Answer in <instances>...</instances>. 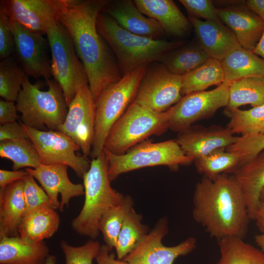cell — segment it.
Listing matches in <instances>:
<instances>
[{
	"label": "cell",
	"mask_w": 264,
	"mask_h": 264,
	"mask_svg": "<svg viewBox=\"0 0 264 264\" xmlns=\"http://www.w3.org/2000/svg\"><path fill=\"white\" fill-rule=\"evenodd\" d=\"M237 137L227 127L192 125L178 132L175 140L185 154L194 160L216 150L226 149Z\"/></svg>",
	"instance_id": "cell-17"
},
{
	"label": "cell",
	"mask_w": 264,
	"mask_h": 264,
	"mask_svg": "<svg viewBox=\"0 0 264 264\" xmlns=\"http://www.w3.org/2000/svg\"><path fill=\"white\" fill-rule=\"evenodd\" d=\"M142 217L132 208L126 216L114 248L117 259L123 260L149 232L148 226L141 222Z\"/></svg>",
	"instance_id": "cell-32"
},
{
	"label": "cell",
	"mask_w": 264,
	"mask_h": 264,
	"mask_svg": "<svg viewBox=\"0 0 264 264\" xmlns=\"http://www.w3.org/2000/svg\"><path fill=\"white\" fill-rule=\"evenodd\" d=\"M198 44L182 45L165 54L158 61L172 73L184 76L209 59Z\"/></svg>",
	"instance_id": "cell-29"
},
{
	"label": "cell",
	"mask_w": 264,
	"mask_h": 264,
	"mask_svg": "<svg viewBox=\"0 0 264 264\" xmlns=\"http://www.w3.org/2000/svg\"><path fill=\"white\" fill-rule=\"evenodd\" d=\"M229 83L224 82L216 88L183 95L167 110L169 129L176 132L184 131L194 123L213 116L220 108L226 107Z\"/></svg>",
	"instance_id": "cell-10"
},
{
	"label": "cell",
	"mask_w": 264,
	"mask_h": 264,
	"mask_svg": "<svg viewBox=\"0 0 264 264\" xmlns=\"http://www.w3.org/2000/svg\"><path fill=\"white\" fill-rule=\"evenodd\" d=\"M182 76L170 72L161 63L147 66L134 101L155 112H163L182 97Z\"/></svg>",
	"instance_id": "cell-12"
},
{
	"label": "cell",
	"mask_w": 264,
	"mask_h": 264,
	"mask_svg": "<svg viewBox=\"0 0 264 264\" xmlns=\"http://www.w3.org/2000/svg\"><path fill=\"white\" fill-rule=\"evenodd\" d=\"M198 44L210 58L221 61L230 52L241 46L234 33L220 21H202L191 16Z\"/></svg>",
	"instance_id": "cell-20"
},
{
	"label": "cell",
	"mask_w": 264,
	"mask_h": 264,
	"mask_svg": "<svg viewBox=\"0 0 264 264\" xmlns=\"http://www.w3.org/2000/svg\"><path fill=\"white\" fill-rule=\"evenodd\" d=\"M55 210L45 207L24 215L19 227V237L30 243L51 237L57 231L60 222Z\"/></svg>",
	"instance_id": "cell-26"
},
{
	"label": "cell",
	"mask_w": 264,
	"mask_h": 264,
	"mask_svg": "<svg viewBox=\"0 0 264 264\" xmlns=\"http://www.w3.org/2000/svg\"><path fill=\"white\" fill-rule=\"evenodd\" d=\"M254 220L260 231L264 233V202H260Z\"/></svg>",
	"instance_id": "cell-48"
},
{
	"label": "cell",
	"mask_w": 264,
	"mask_h": 264,
	"mask_svg": "<svg viewBox=\"0 0 264 264\" xmlns=\"http://www.w3.org/2000/svg\"><path fill=\"white\" fill-rule=\"evenodd\" d=\"M47 90L41 89L42 83H31L26 76L16 101L22 123L43 131H58L66 117L68 106L63 91L54 80L46 82Z\"/></svg>",
	"instance_id": "cell-5"
},
{
	"label": "cell",
	"mask_w": 264,
	"mask_h": 264,
	"mask_svg": "<svg viewBox=\"0 0 264 264\" xmlns=\"http://www.w3.org/2000/svg\"><path fill=\"white\" fill-rule=\"evenodd\" d=\"M232 174L243 195L250 220H254L264 188V151L239 166Z\"/></svg>",
	"instance_id": "cell-24"
},
{
	"label": "cell",
	"mask_w": 264,
	"mask_h": 264,
	"mask_svg": "<svg viewBox=\"0 0 264 264\" xmlns=\"http://www.w3.org/2000/svg\"><path fill=\"white\" fill-rule=\"evenodd\" d=\"M0 156L12 161L14 171L23 168L35 169L41 164L30 139L0 141Z\"/></svg>",
	"instance_id": "cell-35"
},
{
	"label": "cell",
	"mask_w": 264,
	"mask_h": 264,
	"mask_svg": "<svg viewBox=\"0 0 264 264\" xmlns=\"http://www.w3.org/2000/svg\"><path fill=\"white\" fill-rule=\"evenodd\" d=\"M18 110L14 102L0 99V123L4 124L16 121L19 118Z\"/></svg>",
	"instance_id": "cell-44"
},
{
	"label": "cell",
	"mask_w": 264,
	"mask_h": 264,
	"mask_svg": "<svg viewBox=\"0 0 264 264\" xmlns=\"http://www.w3.org/2000/svg\"><path fill=\"white\" fill-rule=\"evenodd\" d=\"M98 32L111 48L122 76L137 68L148 66L184 45L181 41L156 40L131 33L101 11L97 19Z\"/></svg>",
	"instance_id": "cell-3"
},
{
	"label": "cell",
	"mask_w": 264,
	"mask_h": 264,
	"mask_svg": "<svg viewBox=\"0 0 264 264\" xmlns=\"http://www.w3.org/2000/svg\"><path fill=\"white\" fill-rule=\"evenodd\" d=\"M224 82L248 77H264V60L252 51L239 46L230 52L221 61Z\"/></svg>",
	"instance_id": "cell-27"
},
{
	"label": "cell",
	"mask_w": 264,
	"mask_h": 264,
	"mask_svg": "<svg viewBox=\"0 0 264 264\" xmlns=\"http://www.w3.org/2000/svg\"><path fill=\"white\" fill-rule=\"evenodd\" d=\"M26 75L12 56L0 62V96L4 100L16 102Z\"/></svg>",
	"instance_id": "cell-37"
},
{
	"label": "cell",
	"mask_w": 264,
	"mask_h": 264,
	"mask_svg": "<svg viewBox=\"0 0 264 264\" xmlns=\"http://www.w3.org/2000/svg\"><path fill=\"white\" fill-rule=\"evenodd\" d=\"M56 257L53 255H49L44 264H56Z\"/></svg>",
	"instance_id": "cell-51"
},
{
	"label": "cell",
	"mask_w": 264,
	"mask_h": 264,
	"mask_svg": "<svg viewBox=\"0 0 264 264\" xmlns=\"http://www.w3.org/2000/svg\"><path fill=\"white\" fill-rule=\"evenodd\" d=\"M23 187V179H20L0 191V238L19 237L25 208Z\"/></svg>",
	"instance_id": "cell-23"
},
{
	"label": "cell",
	"mask_w": 264,
	"mask_h": 264,
	"mask_svg": "<svg viewBox=\"0 0 264 264\" xmlns=\"http://www.w3.org/2000/svg\"><path fill=\"white\" fill-rule=\"evenodd\" d=\"M0 239V264H44L49 255L43 241L30 243L19 237Z\"/></svg>",
	"instance_id": "cell-25"
},
{
	"label": "cell",
	"mask_w": 264,
	"mask_h": 264,
	"mask_svg": "<svg viewBox=\"0 0 264 264\" xmlns=\"http://www.w3.org/2000/svg\"><path fill=\"white\" fill-rule=\"evenodd\" d=\"M260 200V201L264 202V188L262 189L261 192Z\"/></svg>",
	"instance_id": "cell-52"
},
{
	"label": "cell",
	"mask_w": 264,
	"mask_h": 264,
	"mask_svg": "<svg viewBox=\"0 0 264 264\" xmlns=\"http://www.w3.org/2000/svg\"><path fill=\"white\" fill-rule=\"evenodd\" d=\"M102 11L122 28L135 35L159 40L165 33L160 24L140 12L133 0L109 1Z\"/></svg>",
	"instance_id": "cell-21"
},
{
	"label": "cell",
	"mask_w": 264,
	"mask_h": 264,
	"mask_svg": "<svg viewBox=\"0 0 264 264\" xmlns=\"http://www.w3.org/2000/svg\"><path fill=\"white\" fill-rule=\"evenodd\" d=\"M148 66L137 68L107 86L95 100V122L90 156L97 157L103 151L112 126L134 101L140 81Z\"/></svg>",
	"instance_id": "cell-6"
},
{
	"label": "cell",
	"mask_w": 264,
	"mask_h": 264,
	"mask_svg": "<svg viewBox=\"0 0 264 264\" xmlns=\"http://www.w3.org/2000/svg\"><path fill=\"white\" fill-rule=\"evenodd\" d=\"M245 105L253 107L264 105V77H248L229 83L228 104L225 109H239Z\"/></svg>",
	"instance_id": "cell-28"
},
{
	"label": "cell",
	"mask_w": 264,
	"mask_h": 264,
	"mask_svg": "<svg viewBox=\"0 0 264 264\" xmlns=\"http://www.w3.org/2000/svg\"><path fill=\"white\" fill-rule=\"evenodd\" d=\"M217 15L235 34L240 45L253 51L264 29V21L246 6L234 5L216 8Z\"/></svg>",
	"instance_id": "cell-19"
},
{
	"label": "cell",
	"mask_w": 264,
	"mask_h": 264,
	"mask_svg": "<svg viewBox=\"0 0 264 264\" xmlns=\"http://www.w3.org/2000/svg\"><path fill=\"white\" fill-rule=\"evenodd\" d=\"M101 245L98 241L90 240L80 246H74L62 241L60 247L65 257V264H93Z\"/></svg>",
	"instance_id": "cell-38"
},
{
	"label": "cell",
	"mask_w": 264,
	"mask_h": 264,
	"mask_svg": "<svg viewBox=\"0 0 264 264\" xmlns=\"http://www.w3.org/2000/svg\"><path fill=\"white\" fill-rule=\"evenodd\" d=\"M193 162L197 172L209 178L222 174H232L241 165L239 155L225 148L216 150Z\"/></svg>",
	"instance_id": "cell-34"
},
{
	"label": "cell",
	"mask_w": 264,
	"mask_h": 264,
	"mask_svg": "<svg viewBox=\"0 0 264 264\" xmlns=\"http://www.w3.org/2000/svg\"><path fill=\"white\" fill-rule=\"evenodd\" d=\"M22 124L38 153L41 164L66 165L83 178L90 168L91 161L84 155L75 154L80 148L70 137L58 131H43Z\"/></svg>",
	"instance_id": "cell-11"
},
{
	"label": "cell",
	"mask_w": 264,
	"mask_h": 264,
	"mask_svg": "<svg viewBox=\"0 0 264 264\" xmlns=\"http://www.w3.org/2000/svg\"><path fill=\"white\" fill-rule=\"evenodd\" d=\"M30 139L22 124L17 121L0 125V141Z\"/></svg>",
	"instance_id": "cell-43"
},
{
	"label": "cell",
	"mask_w": 264,
	"mask_h": 264,
	"mask_svg": "<svg viewBox=\"0 0 264 264\" xmlns=\"http://www.w3.org/2000/svg\"><path fill=\"white\" fill-rule=\"evenodd\" d=\"M224 112L229 118L226 127L233 134L243 136L264 133V105L246 110L225 109Z\"/></svg>",
	"instance_id": "cell-33"
},
{
	"label": "cell",
	"mask_w": 264,
	"mask_h": 264,
	"mask_svg": "<svg viewBox=\"0 0 264 264\" xmlns=\"http://www.w3.org/2000/svg\"><path fill=\"white\" fill-rule=\"evenodd\" d=\"M109 1L67 0L60 18L85 67L95 100L107 86L122 77L114 55L96 27L97 17Z\"/></svg>",
	"instance_id": "cell-1"
},
{
	"label": "cell",
	"mask_w": 264,
	"mask_h": 264,
	"mask_svg": "<svg viewBox=\"0 0 264 264\" xmlns=\"http://www.w3.org/2000/svg\"><path fill=\"white\" fill-rule=\"evenodd\" d=\"M133 206L132 197L125 195L120 204L109 209L101 217L98 225L99 230L110 251L115 247L124 220Z\"/></svg>",
	"instance_id": "cell-36"
},
{
	"label": "cell",
	"mask_w": 264,
	"mask_h": 264,
	"mask_svg": "<svg viewBox=\"0 0 264 264\" xmlns=\"http://www.w3.org/2000/svg\"><path fill=\"white\" fill-rule=\"evenodd\" d=\"M83 179L85 201L71 226L79 234L95 240L99 234V223L104 213L120 204L125 195L111 186L108 163L104 151L97 157L92 158L90 168Z\"/></svg>",
	"instance_id": "cell-4"
},
{
	"label": "cell",
	"mask_w": 264,
	"mask_h": 264,
	"mask_svg": "<svg viewBox=\"0 0 264 264\" xmlns=\"http://www.w3.org/2000/svg\"><path fill=\"white\" fill-rule=\"evenodd\" d=\"M68 166L64 164L43 165L25 170L36 178L49 197L54 208L63 211L70 199L85 194L84 185L74 184L67 175Z\"/></svg>",
	"instance_id": "cell-18"
},
{
	"label": "cell",
	"mask_w": 264,
	"mask_h": 264,
	"mask_svg": "<svg viewBox=\"0 0 264 264\" xmlns=\"http://www.w3.org/2000/svg\"><path fill=\"white\" fill-rule=\"evenodd\" d=\"M256 243L260 249L264 252V233L258 234L255 238Z\"/></svg>",
	"instance_id": "cell-50"
},
{
	"label": "cell",
	"mask_w": 264,
	"mask_h": 264,
	"mask_svg": "<svg viewBox=\"0 0 264 264\" xmlns=\"http://www.w3.org/2000/svg\"><path fill=\"white\" fill-rule=\"evenodd\" d=\"M168 223L166 217L159 219L123 260L130 264H173L178 257L194 251L197 246V240L193 237L173 246L162 244V240L169 231Z\"/></svg>",
	"instance_id": "cell-13"
},
{
	"label": "cell",
	"mask_w": 264,
	"mask_h": 264,
	"mask_svg": "<svg viewBox=\"0 0 264 264\" xmlns=\"http://www.w3.org/2000/svg\"><path fill=\"white\" fill-rule=\"evenodd\" d=\"M224 82L220 61L209 58L201 66L182 76V95L205 91L210 87Z\"/></svg>",
	"instance_id": "cell-30"
},
{
	"label": "cell",
	"mask_w": 264,
	"mask_h": 264,
	"mask_svg": "<svg viewBox=\"0 0 264 264\" xmlns=\"http://www.w3.org/2000/svg\"><path fill=\"white\" fill-rule=\"evenodd\" d=\"M14 50V38L10 19L0 6V58L12 56Z\"/></svg>",
	"instance_id": "cell-42"
},
{
	"label": "cell",
	"mask_w": 264,
	"mask_h": 264,
	"mask_svg": "<svg viewBox=\"0 0 264 264\" xmlns=\"http://www.w3.org/2000/svg\"><path fill=\"white\" fill-rule=\"evenodd\" d=\"M110 251L106 245L101 246L99 254L95 259L97 264H130L128 263L115 258L113 253Z\"/></svg>",
	"instance_id": "cell-46"
},
{
	"label": "cell",
	"mask_w": 264,
	"mask_h": 264,
	"mask_svg": "<svg viewBox=\"0 0 264 264\" xmlns=\"http://www.w3.org/2000/svg\"><path fill=\"white\" fill-rule=\"evenodd\" d=\"M192 215L212 237L243 239L247 234L249 217L242 191L235 176L222 174L213 178L203 176L196 184Z\"/></svg>",
	"instance_id": "cell-2"
},
{
	"label": "cell",
	"mask_w": 264,
	"mask_h": 264,
	"mask_svg": "<svg viewBox=\"0 0 264 264\" xmlns=\"http://www.w3.org/2000/svg\"><path fill=\"white\" fill-rule=\"evenodd\" d=\"M28 173L24 171H8L0 170V190L18 180L23 179Z\"/></svg>",
	"instance_id": "cell-45"
},
{
	"label": "cell",
	"mask_w": 264,
	"mask_h": 264,
	"mask_svg": "<svg viewBox=\"0 0 264 264\" xmlns=\"http://www.w3.org/2000/svg\"><path fill=\"white\" fill-rule=\"evenodd\" d=\"M218 244L220 257L216 264H264V252L242 239L225 238Z\"/></svg>",
	"instance_id": "cell-31"
},
{
	"label": "cell",
	"mask_w": 264,
	"mask_h": 264,
	"mask_svg": "<svg viewBox=\"0 0 264 264\" xmlns=\"http://www.w3.org/2000/svg\"><path fill=\"white\" fill-rule=\"evenodd\" d=\"M95 122V99L87 85L77 91L58 131L70 137L80 148L83 155L88 157L93 142Z\"/></svg>",
	"instance_id": "cell-14"
},
{
	"label": "cell",
	"mask_w": 264,
	"mask_h": 264,
	"mask_svg": "<svg viewBox=\"0 0 264 264\" xmlns=\"http://www.w3.org/2000/svg\"><path fill=\"white\" fill-rule=\"evenodd\" d=\"M179 2L185 8L189 16L207 21H220L216 8L210 0H180Z\"/></svg>",
	"instance_id": "cell-41"
},
{
	"label": "cell",
	"mask_w": 264,
	"mask_h": 264,
	"mask_svg": "<svg viewBox=\"0 0 264 264\" xmlns=\"http://www.w3.org/2000/svg\"><path fill=\"white\" fill-rule=\"evenodd\" d=\"M67 0H3L2 7L9 19L31 31L46 35L60 21Z\"/></svg>",
	"instance_id": "cell-16"
},
{
	"label": "cell",
	"mask_w": 264,
	"mask_h": 264,
	"mask_svg": "<svg viewBox=\"0 0 264 264\" xmlns=\"http://www.w3.org/2000/svg\"><path fill=\"white\" fill-rule=\"evenodd\" d=\"M226 150L239 155L241 166L264 151V133L238 136Z\"/></svg>",
	"instance_id": "cell-39"
},
{
	"label": "cell",
	"mask_w": 264,
	"mask_h": 264,
	"mask_svg": "<svg viewBox=\"0 0 264 264\" xmlns=\"http://www.w3.org/2000/svg\"><path fill=\"white\" fill-rule=\"evenodd\" d=\"M103 151L111 181L122 174L143 168L163 165L175 171L180 166L189 165L194 161L185 154L175 139L153 142L147 139L121 155Z\"/></svg>",
	"instance_id": "cell-8"
},
{
	"label": "cell",
	"mask_w": 264,
	"mask_h": 264,
	"mask_svg": "<svg viewBox=\"0 0 264 264\" xmlns=\"http://www.w3.org/2000/svg\"><path fill=\"white\" fill-rule=\"evenodd\" d=\"M34 178L28 173L23 179V194L25 203L24 215L45 207L54 208L49 197L44 189L36 183Z\"/></svg>",
	"instance_id": "cell-40"
},
{
	"label": "cell",
	"mask_w": 264,
	"mask_h": 264,
	"mask_svg": "<svg viewBox=\"0 0 264 264\" xmlns=\"http://www.w3.org/2000/svg\"><path fill=\"white\" fill-rule=\"evenodd\" d=\"M46 35L51 75L61 87L68 107L78 90L88 85V77L68 32L60 21L47 29Z\"/></svg>",
	"instance_id": "cell-9"
},
{
	"label": "cell",
	"mask_w": 264,
	"mask_h": 264,
	"mask_svg": "<svg viewBox=\"0 0 264 264\" xmlns=\"http://www.w3.org/2000/svg\"><path fill=\"white\" fill-rule=\"evenodd\" d=\"M252 51L264 60V29L257 45Z\"/></svg>",
	"instance_id": "cell-49"
},
{
	"label": "cell",
	"mask_w": 264,
	"mask_h": 264,
	"mask_svg": "<svg viewBox=\"0 0 264 264\" xmlns=\"http://www.w3.org/2000/svg\"><path fill=\"white\" fill-rule=\"evenodd\" d=\"M145 16L156 20L165 33L182 37L190 29V22L171 0H134Z\"/></svg>",
	"instance_id": "cell-22"
},
{
	"label": "cell",
	"mask_w": 264,
	"mask_h": 264,
	"mask_svg": "<svg viewBox=\"0 0 264 264\" xmlns=\"http://www.w3.org/2000/svg\"><path fill=\"white\" fill-rule=\"evenodd\" d=\"M246 6L264 21V0H248Z\"/></svg>",
	"instance_id": "cell-47"
},
{
	"label": "cell",
	"mask_w": 264,
	"mask_h": 264,
	"mask_svg": "<svg viewBox=\"0 0 264 264\" xmlns=\"http://www.w3.org/2000/svg\"><path fill=\"white\" fill-rule=\"evenodd\" d=\"M169 129L166 111L155 112L134 101L111 129L104 148L121 155L152 135H160Z\"/></svg>",
	"instance_id": "cell-7"
},
{
	"label": "cell",
	"mask_w": 264,
	"mask_h": 264,
	"mask_svg": "<svg viewBox=\"0 0 264 264\" xmlns=\"http://www.w3.org/2000/svg\"><path fill=\"white\" fill-rule=\"evenodd\" d=\"M14 38L15 59L27 76L46 82L51 75L47 55L48 45L44 35L28 30L10 20Z\"/></svg>",
	"instance_id": "cell-15"
}]
</instances>
